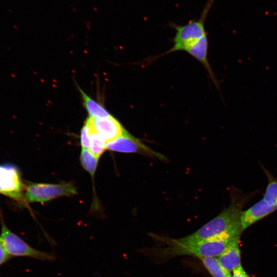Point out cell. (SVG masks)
<instances>
[{
  "mask_svg": "<svg viewBox=\"0 0 277 277\" xmlns=\"http://www.w3.org/2000/svg\"><path fill=\"white\" fill-rule=\"evenodd\" d=\"M79 89L83 99L84 107L88 111L89 117L102 118L111 115L101 105L90 97L82 89Z\"/></svg>",
  "mask_w": 277,
  "mask_h": 277,
  "instance_id": "obj_13",
  "label": "cell"
},
{
  "mask_svg": "<svg viewBox=\"0 0 277 277\" xmlns=\"http://www.w3.org/2000/svg\"><path fill=\"white\" fill-rule=\"evenodd\" d=\"M90 117L95 129L107 143L127 132L120 122L111 115L102 118Z\"/></svg>",
  "mask_w": 277,
  "mask_h": 277,
  "instance_id": "obj_9",
  "label": "cell"
},
{
  "mask_svg": "<svg viewBox=\"0 0 277 277\" xmlns=\"http://www.w3.org/2000/svg\"><path fill=\"white\" fill-rule=\"evenodd\" d=\"M243 230H235L217 237L186 246L169 244L162 249L159 253L168 258L182 255H192L199 258L219 256L234 242L239 240Z\"/></svg>",
  "mask_w": 277,
  "mask_h": 277,
  "instance_id": "obj_2",
  "label": "cell"
},
{
  "mask_svg": "<svg viewBox=\"0 0 277 277\" xmlns=\"http://www.w3.org/2000/svg\"><path fill=\"white\" fill-rule=\"evenodd\" d=\"M1 239L10 256H27L42 261L52 262L56 259L53 253L35 249L31 247L18 235L10 231L2 222Z\"/></svg>",
  "mask_w": 277,
  "mask_h": 277,
  "instance_id": "obj_5",
  "label": "cell"
},
{
  "mask_svg": "<svg viewBox=\"0 0 277 277\" xmlns=\"http://www.w3.org/2000/svg\"><path fill=\"white\" fill-rule=\"evenodd\" d=\"M215 1L208 0L199 19L191 21L183 26L172 24L171 27L175 30V36L173 39V46L162 55L178 51H185L200 38L207 35L205 21Z\"/></svg>",
  "mask_w": 277,
  "mask_h": 277,
  "instance_id": "obj_3",
  "label": "cell"
},
{
  "mask_svg": "<svg viewBox=\"0 0 277 277\" xmlns=\"http://www.w3.org/2000/svg\"><path fill=\"white\" fill-rule=\"evenodd\" d=\"M86 122L88 126L90 132L89 151L94 155L99 158L107 149V143L95 129L90 117L87 119Z\"/></svg>",
  "mask_w": 277,
  "mask_h": 277,
  "instance_id": "obj_12",
  "label": "cell"
},
{
  "mask_svg": "<svg viewBox=\"0 0 277 277\" xmlns=\"http://www.w3.org/2000/svg\"><path fill=\"white\" fill-rule=\"evenodd\" d=\"M200 259L213 277H231L230 272L222 266L217 258L207 256Z\"/></svg>",
  "mask_w": 277,
  "mask_h": 277,
  "instance_id": "obj_14",
  "label": "cell"
},
{
  "mask_svg": "<svg viewBox=\"0 0 277 277\" xmlns=\"http://www.w3.org/2000/svg\"><path fill=\"white\" fill-rule=\"evenodd\" d=\"M208 41L207 35L200 38L185 51L187 52L203 65L207 71L213 82L218 88L219 83L208 60Z\"/></svg>",
  "mask_w": 277,
  "mask_h": 277,
  "instance_id": "obj_10",
  "label": "cell"
},
{
  "mask_svg": "<svg viewBox=\"0 0 277 277\" xmlns=\"http://www.w3.org/2000/svg\"><path fill=\"white\" fill-rule=\"evenodd\" d=\"M24 190L18 169L11 165H0V193L23 203Z\"/></svg>",
  "mask_w": 277,
  "mask_h": 277,
  "instance_id": "obj_7",
  "label": "cell"
},
{
  "mask_svg": "<svg viewBox=\"0 0 277 277\" xmlns=\"http://www.w3.org/2000/svg\"><path fill=\"white\" fill-rule=\"evenodd\" d=\"M231 277H250L241 266L233 270V275Z\"/></svg>",
  "mask_w": 277,
  "mask_h": 277,
  "instance_id": "obj_18",
  "label": "cell"
},
{
  "mask_svg": "<svg viewBox=\"0 0 277 277\" xmlns=\"http://www.w3.org/2000/svg\"><path fill=\"white\" fill-rule=\"evenodd\" d=\"M217 259L222 266L229 272L241 266L239 240L232 243Z\"/></svg>",
  "mask_w": 277,
  "mask_h": 277,
  "instance_id": "obj_11",
  "label": "cell"
},
{
  "mask_svg": "<svg viewBox=\"0 0 277 277\" xmlns=\"http://www.w3.org/2000/svg\"><path fill=\"white\" fill-rule=\"evenodd\" d=\"M76 193L75 187L69 183L58 184L29 183L25 188L24 197L29 202L43 203L63 196H70Z\"/></svg>",
  "mask_w": 277,
  "mask_h": 277,
  "instance_id": "obj_6",
  "label": "cell"
},
{
  "mask_svg": "<svg viewBox=\"0 0 277 277\" xmlns=\"http://www.w3.org/2000/svg\"><path fill=\"white\" fill-rule=\"evenodd\" d=\"M10 256L0 238V265L8 260L10 259Z\"/></svg>",
  "mask_w": 277,
  "mask_h": 277,
  "instance_id": "obj_17",
  "label": "cell"
},
{
  "mask_svg": "<svg viewBox=\"0 0 277 277\" xmlns=\"http://www.w3.org/2000/svg\"><path fill=\"white\" fill-rule=\"evenodd\" d=\"M265 171L268 180L265 192L259 202L242 211L241 222L243 230L277 209V180L269 172Z\"/></svg>",
  "mask_w": 277,
  "mask_h": 277,
  "instance_id": "obj_4",
  "label": "cell"
},
{
  "mask_svg": "<svg viewBox=\"0 0 277 277\" xmlns=\"http://www.w3.org/2000/svg\"><path fill=\"white\" fill-rule=\"evenodd\" d=\"M98 159L88 149H82L80 155L81 164L91 175H94L96 170Z\"/></svg>",
  "mask_w": 277,
  "mask_h": 277,
  "instance_id": "obj_15",
  "label": "cell"
},
{
  "mask_svg": "<svg viewBox=\"0 0 277 277\" xmlns=\"http://www.w3.org/2000/svg\"><path fill=\"white\" fill-rule=\"evenodd\" d=\"M81 144L82 149H88L90 146V132L88 126L85 122L81 132Z\"/></svg>",
  "mask_w": 277,
  "mask_h": 277,
  "instance_id": "obj_16",
  "label": "cell"
},
{
  "mask_svg": "<svg viewBox=\"0 0 277 277\" xmlns=\"http://www.w3.org/2000/svg\"><path fill=\"white\" fill-rule=\"evenodd\" d=\"M242 204L241 202H232L228 208L194 233L181 239H171L169 244L186 246L211 239L235 230L242 229Z\"/></svg>",
  "mask_w": 277,
  "mask_h": 277,
  "instance_id": "obj_1",
  "label": "cell"
},
{
  "mask_svg": "<svg viewBox=\"0 0 277 277\" xmlns=\"http://www.w3.org/2000/svg\"><path fill=\"white\" fill-rule=\"evenodd\" d=\"M107 149L123 153H137L149 156L156 157L163 160L165 157L158 153L129 132L116 140L106 144Z\"/></svg>",
  "mask_w": 277,
  "mask_h": 277,
  "instance_id": "obj_8",
  "label": "cell"
}]
</instances>
